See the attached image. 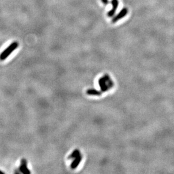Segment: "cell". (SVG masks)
<instances>
[{
  "label": "cell",
  "instance_id": "5b68a950",
  "mask_svg": "<svg viewBox=\"0 0 174 174\" xmlns=\"http://www.w3.org/2000/svg\"><path fill=\"white\" fill-rule=\"evenodd\" d=\"M111 4L112 5V8L107 14V15L109 17H112V16H114V15L116 13V11L117 10L118 5H119L118 0H112Z\"/></svg>",
  "mask_w": 174,
  "mask_h": 174
},
{
  "label": "cell",
  "instance_id": "ba28073f",
  "mask_svg": "<svg viewBox=\"0 0 174 174\" xmlns=\"http://www.w3.org/2000/svg\"><path fill=\"white\" fill-rule=\"evenodd\" d=\"M80 154H81V153H80V150L78 149H76L74 150V151H73V152L71 154L68 156V159H73V158L75 159V158H76V157H77L78 156H79Z\"/></svg>",
  "mask_w": 174,
  "mask_h": 174
},
{
  "label": "cell",
  "instance_id": "9c48e42d",
  "mask_svg": "<svg viewBox=\"0 0 174 174\" xmlns=\"http://www.w3.org/2000/svg\"><path fill=\"white\" fill-rule=\"evenodd\" d=\"M102 2L104 4H105V5H107V4H108V0H102Z\"/></svg>",
  "mask_w": 174,
  "mask_h": 174
},
{
  "label": "cell",
  "instance_id": "6da1fadb",
  "mask_svg": "<svg viewBox=\"0 0 174 174\" xmlns=\"http://www.w3.org/2000/svg\"><path fill=\"white\" fill-rule=\"evenodd\" d=\"M98 83L102 93L107 91L109 89L113 88L114 86L113 82L111 80L109 75L107 74L99 79Z\"/></svg>",
  "mask_w": 174,
  "mask_h": 174
},
{
  "label": "cell",
  "instance_id": "7a4b0ae2",
  "mask_svg": "<svg viewBox=\"0 0 174 174\" xmlns=\"http://www.w3.org/2000/svg\"><path fill=\"white\" fill-rule=\"evenodd\" d=\"M18 46H19V43L18 42H12L0 54V60H5L11 54L12 52H13L15 49L18 48Z\"/></svg>",
  "mask_w": 174,
  "mask_h": 174
},
{
  "label": "cell",
  "instance_id": "8992f818",
  "mask_svg": "<svg viewBox=\"0 0 174 174\" xmlns=\"http://www.w3.org/2000/svg\"><path fill=\"white\" fill-rule=\"evenodd\" d=\"M82 159V155L80 154L79 156H78L73 161V162L71 164V168L73 170L76 169L77 167L78 166L80 163L81 162Z\"/></svg>",
  "mask_w": 174,
  "mask_h": 174
},
{
  "label": "cell",
  "instance_id": "30bf717a",
  "mask_svg": "<svg viewBox=\"0 0 174 174\" xmlns=\"http://www.w3.org/2000/svg\"><path fill=\"white\" fill-rule=\"evenodd\" d=\"M0 174H5V173H4V172H2V171L0 170Z\"/></svg>",
  "mask_w": 174,
  "mask_h": 174
},
{
  "label": "cell",
  "instance_id": "52a82bcc",
  "mask_svg": "<svg viewBox=\"0 0 174 174\" xmlns=\"http://www.w3.org/2000/svg\"><path fill=\"white\" fill-rule=\"evenodd\" d=\"M86 94L88 95H95V96H99L101 95L102 92L98 91L95 89H88L86 91Z\"/></svg>",
  "mask_w": 174,
  "mask_h": 174
},
{
  "label": "cell",
  "instance_id": "277c9868",
  "mask_svg": "<svg viewBox=\"0 0 174 174\" xmlns=\"http://www.w3.org/2000/svg\"><path fill=\"white\" fill-rule=\"evenodd\" d=\"M128 13V9L127 8H124L122 9L120 12L116 16H114L112 20V22L113 23H115L118 22L119 20L122 19Z\"/></svg>",
  "mask_w": 174,
  "mask_h": 174
},
{
  "label": "cell",
  "instance_id": "3957f363",
  "mask_svg": "<svg viewBox=\"0 0 174 174\" xmlns=\"http://www.w3.org/2000/svg\"><path fill=\"white\" fill-rule=\"evenodd\" d=\"M19 170L20 171V173L22 174H31V171H29V170L28 168L27 161L26 159L23 158L21 159L20 164V167H19Z\"/></svg>",
  "mask_w": 174,
  "mask_h": 174
}]
</instances>
